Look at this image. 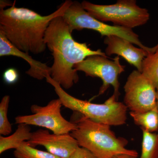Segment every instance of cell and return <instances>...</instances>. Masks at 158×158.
<instances>
[{"label":"cell","instance_id":"obj_1","mask_svg":"<svg viewBox=\"0 0 158 158\" xmlns=\"http://www.w3.org/2000/svg\"><path fill=\"white\" fill-rule=\"evenodd\" d=\"M72 33L63 17L59 16L50 23L44 39L53 57L51 78L65 89L71 88L78 82L77 71L74 69L76 64L90 56H107L101 49L92 50L87 44L77 42Z\"/></svg>","mask_w":158,"mask_h":158},{"label":"cell","instance_id":"obj_2","mask_svg":"<svg viewBox=\"0 0 158 158\" xmlns=\"http://www.w3.org/2000/svg\"><path fill=\"white\" fill-rule=\"evenodd\" d=\"M73 1L66 0L56 11L43 16L33 10L18 8L0 9V30L18 49L37 55L45 52L44 36L49 25L54 19L63 16Z\"/></svg>","mask_w":158,"mask_h":158},{"label":"cell","instance_id":"obj_3","mask_svg":"<svg viewBox=\"0 0 158 158\" xmlns=\"http://www.w3.org/2000/svg\"><path fill=\"white\" fill-rule=\"evenodd\" d=\"M80 115L73 122L77 128L70 133L77 141L79 147L88 150L98 158H112L120 154L138 157L136 150L126 148L128 141L122 137H117L110 129L111 126Z\"/></svg>","mask_w":158,"mask_h":158},{"label":"cell","instance_id":"obj_4","mask_svg":"<svg viewBox=\"0 0 158 158\" xmlns=\"http://www.w3.org/2000/svg\"><path fill=\"white\" fill-rule=\"evenodd\" d=\"M46 80L54 87L62 106L65 107L92 121L110 126H119L126 123L127 108L124 103L118 102L113 94L104 103H94L70 95L50 75L47 76Z\"/></svg>","mask_w":158,"mask_h":158},{"label":"cell","instance_id":"obj_5","mask_svg":"<svg viewBox=\"0 0 158 158\" xmlns=\"http://www.w3.org/2000/svg\"><path fill=\"white\" fill-rule=\"evenodd\" d=\"M84 9L102 22H111L114 26L132 29L145 24L149 19L148 10L138 6L135 0H118L116 4L100 5L83 1Z\"/></svg>","mask_w":158,"mask_h":158},{"label":"cell","instance_id":"obj_6","mask_svg":"<svg viewBox=\"0 0 158 158\" xmlns=\"http://www.w3.org/2000/svg\"><path fill=\"white\" fill-rule=\"evenodd\" d=\"M69 26L71 31H81L87 29L98 32L102 37L117 36L127 40L140 48L150 52H154L158 48V44L152 48L144 46L139 39V36L132 29L119 26H111L96 19L90 15L83 8L81 3L73 2L62 16Z\"/></svg>","mask_w":158,"mask_h":158},{"label":"cell","instance_id":"obj_7","mask_svg":"<svg viewBox=\"0 0 158 158\" xmlns=\"http://www.w3.org/2000/svg\"><path fill=\"white\" fill-rule=\"evenodd\" d=\"M62 106L59 98L51 101L44 106L32 105L31 107L32 114L17 116L15 123L40 127L57 135L69 134L76 129L77 126L63 117L61 113Z\"/></svg>","mask_w":158,"mask_h":158},{"label":"cell","instance_id":"obj_8","mask_svg":"<svg viewBox=\"0 0 158 158\" xmlns=\"http://www.w3.org/2000/svg\"><path fill=\"white\" fill-rule=\"evenodd\" d=\"M125 66L120 62L118 56L110 60L108 56L94 55L90 56L84 61L76 64L74 69L77 71H82L86 76L98 77L102 81L99 95L103 94L110 86L114 89V95L117 100L120 95V83L118 77L124 72Z\"/></svg>","mask_w":158,"mask_h":158},{"label":"cell","instance_id":"obj_9","mask_svg":"<svg viewBox=\"0 0 158 158\" xmlns=\"http://www.w3.org/2000/svg\"><path fill=\"white\" fill-rule=\"evenodd\" d=\"M123 88L124 104L131 112L144 113L158 106L156 89L139 71L131 73Z\"/></svg>","mask_w":158,"mask_h":158},{"label":"cell","instance_id":"obj_10","mask_svg":"<svg viewBox=\"0 0 158 158\" xmlns=\"http://www.w3.org/2000/svg\"><path fill=\"white\" fill-rule=\"evenodd\" d=\"M27 142L32 147L44 146L48 152L60 158H70L79 147L77 141L70 133L51 134L44 129L32 132L31 139Z\"/></svg>","mask_w":158,"mask_h":158},{"label":"cell","instance_id":"obj_11","mask_svg":"<svg viewBox=\"0 0 158 158\" xmlns=\"http://www.w3.org/2000/svg\"><path fill=\"white\" fill-rule=\"evenodd\" d=\"M104 43L107 45L106 53L107 56L117 55L134 65L137 70L141 72L143 60L148 54L152 52L137 48L127 40L118 36H108L105 37Z\"/></svg>","mask_w":158,"mask_h":158},{"label":"cell","instance_id":"obj_12","mask_svg":"<svg viewBox=\"0 0 158 158\" xmlns=\"http://www.w3.org/2000/svg\"><path fill=\"white\" fill-rule=\"evenodd\" d=\"M14 56L21 58L28 63L30 68L26 73L29 76L38 80L46 79L51 75V67L32 58L29 53L18 49L7 39L2 31L0 30V56Z\"/></svg>","mask_w":158,"mask_h":158},{"label":"cell","instance_id":"obj_13","mask_svg":"<svg viewBox=\"0 0 158 158\" xmlns=\"http://www.w3.org/2000/svg\"><path fill=\"white\" fill-rule=\"evenodd\" d=\"M32 132L29 125L18 124L17 129L11 135L0 136V154L11 149H17L23 142L31 139Z\"/></svg>","mask_w":158,"mask_h":158},{"label":"cell","instance_id":"obj_14","mask_svg":"<svg viewBox=\"0 0 158 158\" xmlns=\"http://www.w3.org/2000/svg\"><path fill=\"white\" fill-rule=\"evenodd\" d=\"M135 124L150 133L158 132V106L144 113L130 112Z\"/></svg>","mask_w":158,"mask_h":158},{"label":"cell","instance_id":"obj_15","mask_svg":"<svg viewBox=\"0 0 158 158\" xmlns=\"http://www.w3.org/2000/svg\"><path fill=\"white\" fill-rule=\"evenodd\" d=\"M141 73L151 82L158 91V48L144 58Z\"/></svg>","mask_w":158,"mask_h":158},{"label":"cell","instance_id":"obj_16","mask_svg":"<svg viewBox=\"0 0 158 158\" xmlns=\"http://www.w3.org/2000/svg\"><path fill=\"white\" fill-rule=\"evenodd\" d=\"M141 130L142 141L140 158H158V133H150Z\"/></svg>","mask_w":158,"mask_h":158},{"label":"cell","instance_id":"obj_17","mask_svg":"<svg viewBox=\"0 0 158 158\" xmlns=\"http://www.w3.org/2000/svg\"><path fill=\"white\" fill-rule=\"evenodd\" d=\"M16 158H60L48 152L30 146L27 141L23 142L14 152Z\"/></svg>","mask_w":158,"mask_h":158},{"label":"cell","instance_id":"obj_18","mask_svg":"<svg viewBox=\"0 0 158 158\" xmlns=\"http://www.w3.org/2000/svg\"><path fill=\"white\" fill-rule=\"evenodd\" d=\"M10 96L5 95L0 103V134L1 135H9L12 131L11 125L7 116L9 108Z\"/></svg>","mask_w":158,"mask_h":158},{"label":"cell","instance_id":"obj_19","mask_svg":"<svg viewBox=\"0 0 158 158\" xmlns=\"http://www.w3.org/2000/svg\"><path fill=\"white\" fill-rule=\"evenodd\" d=\"M19 75L15 69L9 68L5 71L3 73V79L7 84L12 85L17 82Z\"/></svg>","mask_w":158,"mask_h":158},{"label":"cell","instance_id":"obj_20","mask_svg":"<svg viewBox=\"0 0 158 158\" xmlns=\"http://www.w3.org/2000/svg\"><path fill=\"white\" fill-rule=\"evenodd\" d=\"M70 158H98L88 150L81 147L77 148Z\"/></svg>","mask_w":158,"mask_h":158},{"label":"cell","instance_id":"obj_21","mask_svg":"<svg viewBox=\"0 0 158 158\" xmlns=\"http://www.w3.org/2000/svg\"><path fill=\"white\" fill-rule=\"evenodd\" d=\"M15 1L13 2L7 1H3L1 0L0 2V9H5V8L8 6L11 7L14 5Z\"/></svg>","mask_w":158,"mask_h":158},{"label":"cell","instance_id":"obj_22","mask_svg":"<svg viewBox=\"0 0 158 158\" xmlns=\"http://www.w3.org/2000/svg\"><path fill=\"white\" fill-rule=\"evenodd\" d=\"M112 158H138V157L135 156L130 155L120 154L114 156Z\"/></svg>","mask_w":158,"mask_h":158},{"label":"cell","instance_id":"obj_23","mask_svg":"<svg viewBox=\"0 0 158 158\" xmlns=\"http://www.w3.org/2000/svg\"><path fill=\"white\" fill-rule=\"evenodd\" d=\"M156 101H157V105L158 106V91H157L156 93Z\"/></svg>","mask_w":158,"mask_h":158}]
</instances>
